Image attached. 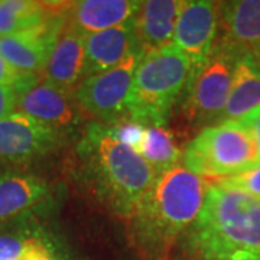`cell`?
Returning <instances> with one entry per match:
<instances>
[{
    "mask_svg": "<svg viewBox=\"0 0 260 260\" xmlns=\"http://www.w3.org/2000/svg\"><path fill=\"white\" fill-rule=\"evenodd\" d=\"M132 20L85 37L84 78L109 71L124 61L132 52L140 51Z\"/></svg>",
    "mask_w": 260,
    "mask_h": 260,
    "instance_id": "2e32d148",
    "label": "cell"
},
{
    "mask_svg": "<svg viewBox=\"0 0 260 260\" xmlns=\"http://www.w3.org/2000/svg\"><path fill=\"white\" fill-rule=\"evenodd\" d=\"M65 23L67 13L37 28L0 38V55L20 74L42 75Z\"/></svg>",
    "mask_w": 260,
    "mask_h": 260,
    "instance_id": "30bf717a",
    "label": "cell"
},
{
    "mask_svg": "<svg viewBox=\"0 0 260 260\" xmlns=\"http://www.w3.org/2000/svg\"><path fill=\"white\" fill-rule=\"evenodd\" d=\"M236 121H239L243 127H246L247 132L250 133V136L254 140V143H256L260 160V106L254 107L251 112L244 114L242 119H239V120Z\"/></svg>",
    "mask_w": 260,
    "mask_h": 260,
    "instance_id": "d4e9b609",
    "label": "cell"
},
{
    "mask_svg": "<svg viewBox=\"0 0 260 260\" xmlns=\"http://www.w3.org/2000/svg\"><path fill=\"white\" fill-rule=\"evenodd\" d=\"M20 73L13 70L0 55V84H15L20 77Z\"/></svg>",
    "mask_w": 260,
    "mask_h": 260,
    "instance_id": "484cf974",
    "label": "cell"
},
{
    "mask_svg": "<svg viewBox=\"0 0 260 260\" xmlns=\"http://www.w3.org/2000/svg\"><path fill=\"white\" fill-rule=\"evenodd\" d=\"M142 56L140 51H135L112 70L84 78L78 84L74 97L84 116L106 126L127 119L130 91Z\"/></svg>",
    "mask_w": 260,
    "mask_h": 260,
    "instance_id": "52a82bcc",
    "label": "cell"
},
{
    "mask_svg": "<svg viewBox=\"0 0 260 260\" xmlns=\"http://www.w3.org/2000/svg\"><path fill=\"white\" fill-rule=\"evenodd\" d=\"M254 56H256V58H257V59H259V61H260V52H259V54H256V55H254Z\"/></svg>",
    "mask_w": 260,
    "mask_h": 260,
    "instance_id": "4316f807",
    "label": "cell"
},
{
    "mask_svg": "<svg viewBox=\"0 0 260 260\" xmlns=\"http://www.w3.org/2000/svg\"><path fill=\"white\" fill-rule=\"evenodd\" d=\"M192 75L188 56L174 44L140 58L127 104V119L167 127L172 109L184 97Z\"/></svg>",
    "mask_w": 260,
    "mask_h": 260,
    "instance_id": "277c9868",
    "label": "cell"
},
{
    "mask_svg": "<svg viewBox=\"0 0 260 260\" xmlns=\"http://www.w3.org/2000/svg\"><path fill=\"white\" fill-rule=\"evenodd\" d=\"M71 2L0 0V38L44 25L67 13Z\"/></svg>",
    "mask_w": 260,
    "mask_h": 260,
    "instance_id": "ffe728a7",
    "label": "cell"
},
{
    "mask_svg": "<svg viewBox=\"0 0 260 260\" xmlns=\"http://www.w3.org/2000/svg\"><path fill=\"white\" fill-rule=\"evenodd\" d=\"M177 247L181 260H260V200L210 182L201 213Z\"/></svg>",
    "mask_w": 260,
    "mask_h": 260,
    "instance_id": "6da1fadb",
    "label": "cell"
},
{
    "mask_svg": "<svg viewBox=\"0 0 260 260\" xmlns=\"http://www.w3.org/2000/svg\"><path fill=\"white\" fill-rule=\"evenodd\" d=\"M77 158L93 194L121 218L130 220L158 178L145 159L99 121L87 124L77 146Z\"/></svg>",
    "mask_w": 260,
    "mask_h": 260,
    "instance_id": "3957f363",
    "label": "cell"
},
{
    "mask_svg": "<svg viewBox=\"0 0 260 260\" xmlns=\"http://www.w3.org/2000/svg\"><path fill=\"white\" fill-rule=\"evenodd\" d=\"M136 153L148 162L158 177L182 160V150L177 145L174 135L162 126H145Z\"/></svg>",
    "mask_w": 260,
    "mask_h": 260,
    "instance_id": "44dd1931",
    "label": "cell"
},
{
    "mask_svg": "<svg viewBox=\"0 0 260 260\" xmlns=\"http://www.w3.org/2000/svg\"><path fill=\"white\" fill-rule=\"evenodd\" d=\"M239 56L236 51L217 42L208 61L191 75L182 102L188 129L198 133L220 121L232 91Z\"/></svg>",
    "mask_w": 260,
    "mask_h": 260,
    "instance_id": "8992f818",
    "label": "cell"
},
{
    "mask_svg": "<svg viewBox=\"0 0 260 260\" xmlns=\"http://www.w3.org/2000/svg\"><path fill=\"white\" fill-rule=\"evenodd\" d=\"M210 182L184 165L160 174L135 214L130 236L148 260H169L171 250L203 210Z\"/></svg>",
    "mask_w": 260,
    "mask_h": 260,
    "instance_id": "7a4b0ae2",
    "label": "cell"
},
{
    "mask_svg": "<svg viewBox=\"0 0 260 260\" xmlns=\"http://www.w3.org/2000/svg\"><path fill=\"white\" fill-rule=\"evenodd\" d=\"M49 198L51 186L45 178L13 168L0 171V224L34 214Z\"/></svg>",
    "mask_w": 260,
    "mask_h": 260,
    "instance_id": "4fadbf2b",
    "label": "cell"
},
{
    "mask_svg": "<svg viewBox=\"0 0 260 260\" xmlns=\"http://www.w3.org/2000/svg\"><path fill=\"white\" fill-rule=\"evenodd\" d=\"M182 3L184 2L181 0L140 2L139 10L132 22L138 45L143 55L172 44Z\"/></svg>",
    "mask_w": 260,
    "mask_h": 260,
    "instance_id": "9a60e30c",
    "label": "cell"
},
{
    "mask_svg": "<svg viewBox=\"0 0 260 260\" xmlns=\"http://www.w3.org/2000/svg\"><path fill=\"white\" fill-rule=\"evenodd\" d=\"M135 0H80L71 2L67 23L87 37L130 22L139 10Z\"/></svg>",
    "mask_w": 260,
    "mask_h": 260,
    "instance_id": "ac0fdd59",
    "label": "cell"
},
{
    "mask_svg": "<svg viewBox=\"0 0 260 260\" xmlns=\"http://www.w3.org/2000/svg\"><path fill=\"white\" fill-rule=\"evenodd\" d=\"M220 2L188 0L182 3L172 44L188 56L192 74L208 61L218 39Z\"/></svg>",
    "mask_w": 260,
    "mask_h": 260,
    "instance_id": "9c48e42d",
    "label": "cell"
},
{
    "mask_svg": "<svg viewBox=\"0 0 260 260\" xmlns=\"http://www.w3.org/2000/svg\"><path fill=\"white\" fill-rule=\"evenodd\" d=\"M84 64L85 37L65 23L56 39L55 47L51 52L42 77L58 88L74 93L78 84L83 81Z\"/></svg>",
    "mask_w": 260,
    "mask_h": 260,
    "instance_id": "e0dca14e",
    "label": "cell"
},
{
    "mask_svg": "<svg viewBox=\"0 0 260 260\" xmlns=\"http://www.w3.org/2000/svg\"><path fill=\"white\" fill-rule=\"evenodd\" d=\"M184 167L208 182L234 177L260 164L256 143L239 121H223L198 132L182 150Z\"/></svg>",
    "mask_w": 260,
    "mask_h": 260,
    "instance_id": "5b68a950",
    "label": "cell"
},
{
    "mask_svg": "<svg viewBox=\"0 0 260 260\" xmlns=\"http://www.w3.org/2000/svg\"><path fill=\"white\" fill-rule=\"evenodd\" d=\"M18 93L13 84H0V121L13 114L16 110Z\"/></svg>",
    "mask_w": 260,
    "mask_h": 260,
    "instance_id": "cb8c5ba5",
    "label": "cell"
},
{
    "mask_svg": "<svg viewBox=\"0 0 260 260\" xmlns=\"http://www.w3.org/2000/svg\"><path fill=\"white\" fill-rule=\"evenodd\" d=\"M16 109L19 113H25L64 133L74 130L84 117L74 93L58 88L44 80V77L19 91Z\"/></svg>",
    "mask_w": 260,
    "mask_h": 260,
    "instance_id": "8fae6325",
    "label": "cell"
},
{
    "mask_svg": "<svg viewBox=\"0 0 260 260\" xmlns=\"http://www.w3.org/2000/svg\"><path fill=\"white\" fill-rule=\"evenodd\" d=\"M0 260H70L34 214L0 224Z\"/></svg>",
    "mask_w": 260,
    "mask_h": 260,
    "instance_id": "7c38bea8",
    "label": "cell"
},
{
    "mask_svg": "<svg viewBox=\"0 0 260 260\" xmlns=\"http://www.w3.org/2000/svg\"><path fill=\"white\" fill-rule=\"evenodd\" d=\"M257 106H260V61L251 54H243L236 62L232 91L218 123L239 120Z\"/></svg>",
    "mask_w": 260,
    "mask_h": 260,
    "instance_id": "d6986e66",
    "label": "cell"
},
{
    "mask_svg": "<svg viewBox=\"0 0 260 260\" xmlns=\"http://www.w3.org/2000/svg\"><path fill=\"white\" fill-rule=\"evenodd\" d=\"M215 182L225 186V188L240 191V192L251 195V197L260 200V164L257 167L251 168V169L242 172L239 175L224 178V179L215 181Z\"/></svg>",
    "mask_w": 260,
    "mask_h": 260,
    "instance_id": "7402d4cb",
    "label": "cell"
},
{
    "mask_svg": "<svg viewBox=\"0 0 260 260\" xmlns=\"http://www.w3.org/2000/svg\"><path fill=\"white\" fill-rule=\"evenodd\" d=\"M67 133L25 113H13L0 121V159L28 164L56 152Z\"/></svg>",
    "mask_w": 260,
    "mask_h": 260,
    "instance_id": "ba28073f",
    "label": "cell"
},
{
    "mask_svg": "<svg viewBox=\"0 0 260 260\" xmlns=\"http://www.w3.org/2000/svg\"><path fill=\"white\" fill-rule=\"evenodd\" d=\"M109 127L112 129L113 135L120 140L123 145H126L127 148L135 152L138 150L142 138H143V132H145L143 124L130 120V119H124V120L119 121L113 126H109Z\"/></svg>",
    "mask_w": 260,
    "mask_h": 260,
    "instance_id": "603a6c76",
    "label": "cell"
},
{
    "mask_svg": "<svg viewBox=\"0 0 260 260\" xmlns=\"http://www.w3.org/2000/svg\"><path fill=\"white\" fill-rule=\"evenodd\" d=\"M218 44L237 54L260 52V0L220 2Z\"/></svg>",
    "mask_w": 260,
    "mask_h": 260,
    "instance_id": "5bb4252c",
    "label": "cell"
}]
</instances>
